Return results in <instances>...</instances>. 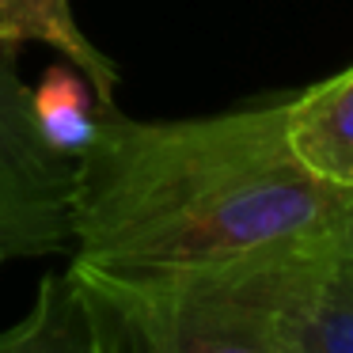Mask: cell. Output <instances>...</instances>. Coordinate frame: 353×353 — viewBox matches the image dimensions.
<instances>
[{
  "instance_id": "9",
  "label": "cell",
  "mask_w": 353,
  "mask_h": 353,
  "mask_svg": "<svg viewBox=\"0 0 353 353\" xmlns=\"http://www.w3.org/2000/svg\"><path fill=\"white\" fill-rule=\"evenodd\" d=\"M4 259H8V254H4V247H0V262H4Z\"/></svg>"
},
{
  "instance_id": "1",
  "label": "cell",
  "mask_w": 353,
  "mask_h": 353,
  "mask_svg": "<svg viewBox=\"0 0 353 353\" xmlns=\"http://www.w3.org/2000/svg\"><path fill=\"white\" fill-rule=\"evenodd\" d=\"M285 107L137 122L103 110L72 175V262L183 274L330 228L353 194L292 156Z\"/></svg>"
},
{
  "instance_id": "5",
  "label": "cell",
  "mask_w": 353,
  "mask_h": 353,
  "mask_svg": "<svg viewBox=\"0 0 353 353\" xmlns=\"http://www.w3.org/2000/svg\"><path fill=\"white\" fill-rule=\"evenodd\" d=\"M0 353H118L110 323L72 270L46 274L23 319L0 330Z\"/></svg>"
},
{
  "instance_id": "4",
  "label": "cell",
  "mask_w": 353,
  "mask_h": 353,
  "mask_svg": "<svg viewBox=\"0 0 353 353\" xmlns=\"http://www.w3.org/2000/svg\"><path fill=\"white\" fill-rule=\"evenodd\" d=\"M12 42L0 39V247L39 259L72 251V175L77 160L46 141L34 92L19 80Z\"/></svg>"
},
{
  "instance_id": "6",
  "label": "cell",
  "mask_w": 353,
  "mask_h": 353,
  "mask_svg": "<svg viewBox=\"0 0 353 353\" xmlns=\"http://www.w3.org/2000/svg\"><path fill=\"white\" fill-rule=\"evenodd\" d=\"M285 137L319 183L353 194V69L289 99Z\"/></svg>"
},
{
  "instance_id": "7",
  "label": "cell",
  "mask_w": 353,
  "mask_h": 353,
  "mask_svg": "<svg viewBox=\"0 0 353 353\" xmlns=\"http://www.w3.org/2000/svg\"><path fill=\"white\" fill-rule=\"evenodd\" d=\"M0 39L4 42H42L54 46L80 77L92 84L99 110H118L114 103V84L118 72L72 19L69 0H0Z\"/></svg>"
},
{
  "instance_id": "3",
  "label": "cell",
  "mask_w": 353,
  "mask_h": 353,
  "mask_svg": "<svg viewBox=\"0 0 353 353\" xmlns=\"http://www.w3.org/2000/svg\"><path fill=\"white\" fill-rule=\"evenodd\" d=\"M69 270L103 307L118 353H285L209 266L107 274L72 262Z\"/></svg>"
},
{
  "instance_id": "8",
  "label": "cell",
  "mask_w": 353,
  "mask_h": 353,
  "mask_svg": "<svg viewBox=\"0 0 353 353\" xmlns=\"http://www.w3.org/2000/svg\"><path fill=\"white\" fill-rule=\"evenodd\" d=\"M34 114L39 125L46 133V141L57 152L72 156L77 160L95 137V125H99V99H95L92 84L80 77L77 69H50V77L34 88Z\"/></svg>"
},
{
  "instance_id": "2",
  "label": "cell",
  "mask_w": 353,
  "mask_h": 353,
  "mask_svg": "<svg viewBox=\"0 0 353 353\" xmlns=\"http://www.w3.org/2000/svg\"><path fill=\"white\" fill-rule=\"evenodd\" d=\"M209 270L285 353H353V209L315 236Z\"/></svg>"
}]
</instances>
